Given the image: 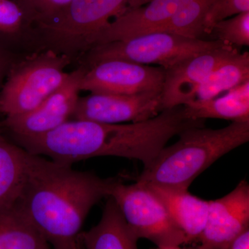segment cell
I'll return each mask as SVG.
<instances>
[{
    "instance_id": "cell-14",
    "label": "cell",
    "mask_w": 249,
    "mask_h": 249,
    "mask_svg": "<svg viewBox=\"0 0 249 249\" xmlns=\"http://www.w3.org/2000/svg\"><path fill=\"white\" fill-rule=\"evenodd\" d=\"M144 183L164 205L174 222L186 235L188 244L198 242L207 221L209 201L193 196L188 190Z\"/></svg>"
},
{
    "instance_id": "cell-24",
    "label": "cell",
    "mask_w": 249,
    "mask_h": 249,
    "mask_svg": "<svg viewBox=\"0 0 249 249\" xmlns=\"http://www.w3.org/2000/svg\"><path fill=\"white\" fill-rule=\"evenodd\" d=\"M71 1V0H30L40 18V24L48 22L56 17L70 4Z\"/></svg>"
},
{
    "instance_id": "cell-12",
    "label": "cell",
    "mask_w": 249,
    "mask_h": 249,
    "mask_svg": "<svg viewBox=\"0 0 249 249\" xmlns=\"http://www.w3.org/2000/svg\"><path fill=\"white\" fill-rule=\"evenodd\" d=\"M237 53L239 51L235 47L226 44L185 59L165 70L161 93L163 109L182 106L192 90Z\"/></svg>"
},
{
    "instance_id": "cell-15",
    "label": "cell",
    "mask_w": 249,
    "mask_h": 249,
    "mask_svg": "<svg viewBox=\"0 0 249 249\" xmlns=\"http://www.w3.org/2000/svg\"><path fill=\"white\" fill-rule=\"evenodd\" d=\"M39 24L30 0H0V49L11 54L40 40Z\"/></svg>"
},
{
    "instance_id": "cell-28",
    "label": "cell",
    "mask_w": 249,
    "mask_h": 249,
    "mask_svg": "<svg viewBox=\"0 0 249 249\" xmlns=\"http://www.w3.org/2000/svg\"><path fill=\"white\" fill-rule=\"evenodd\" d=\"M147 1H150V0H147Z\"/></svg>"
},
{
    "instance_id": "cell-23",
    "label": "cell",
    "mask_w": 249,
    "mask_h": 249,
    "mask_svg": "<svg viewBox=\"0 0 249 249\" xmlns=\"http://www.w3.org/2000/svg\"><path fill=\"white\" fill-rule=\"evenodd\" d=\"M249 11V0H214L204 21L205 34H210L215 23Z\"/></svg>"
},
{
    "instance_id": "cell-20",
    "label": "cell",
    "mask_w": 249,
    "mask_h": 249,
    "mask_svg": "<svg viewBox=\"0 0 249 249\" xmlns=\"http://www.w3.org/2000/svg\"><path fill=\"white\" fill-rule=\"evenodd\" d=\"M0 249H52L16 204L0 208Z\"/></svg>"
},
{
    "instance_id": "cell-3",
    "label": "cell",
    "mask_w": 249,
    "mask_h": 249,
    "mask_svg": "<svg viewBox=\"0 0 249 249\" xmlns=\"http://www.w3.org/2000/svg\"><path fill=\"white\" fill-rule=\"evenodd\" d=\"M144 167L136 181L188 190L199 175L219 158L249 141V121L232 122L220 129L195 126L178 134Z\"/></svg>"
},
{
    "instance_id": "cell-7",
    "label": "cell",
    "mask_w": 249,
    "mask_h": 249,
    "mask_svg": "<svg viewBox=\"0 0 249 249\" xmlns=\"http://www.w3.org/2000/svg\"><path fill=\"white\" fill-rule=\"evenodd\" d=\"M115 201L131 231L137 238L151 241L157 247L188 244L158 197L144 183L124 184L114 178L109 196Z\"/></svg>"
},
{
    "instance_id": "cell-4",
    "label": "cell",
    "mask_w": 249,
    "mask_h": 249,
    "mask_svg": "<svg viewBox=\"0 0 249 249\" xmlns=\"http://www.w3.org/2000/svg\"><path fill=\"white\" fill-rule=\"evenodd\" d=\"M147 0H71L58 16L39 25L44 47L70 59L86 54L109 23Z\"/></svg>"
},
{
    "instance_id": "cell-13",
    "label": "cell",
    "mask_w": 249,
    "mask_h": 249,
    "mask_svg": "<svg viewBox=\"0 0 249 249\" xmlns=\"http://www.w3.org/2000/svg\"><path fill=\"white\" fill-rule=\"evenodd\" d=\"M189 1L150 0L147 4L131 8L108 24L98 36L93 48L154 32Z\"/></svg>"
},
{
    "instance_id": "cell-19",
    "label": "cell",
    "mask_w": 249,
    "mask_h": 249,
    "mask_svg": "<svg viewBox=\"0 0 249 249\" xmlns=\"http://www.w3.org/2000/svg\"><path fill=\"white\" fill-rule=\"evenodd\" d=\"M26 154L22 147L9 140L0 127V208L17 201L26 174Z\"/></svg>"
},
{
    "instance_id": "cell-18",
    "label": "cell",
    "mask_w": 249,
    "mask_h": 249,
    "mask_svg": "<svg viewBox=\"0 0 249 249\" xmlns=\"http://www.w3.org/2000/svg\"><path fill=\"white\" fill-rule=\"evenodd\" d=\"M249 80V53L240 52L217 67L185 98V103L210 99Z\"/></svg>"
},
{
    "instance_id": "cell-25",
    "label": "cell",
    "mask_w": 249,
    "mask_h": 249,
    "mask_svg": "<svg viewBox=\"0 0 249 249\" xmlns=\"http://www.w3.org/2000/svg\"><path fill=\"white\" fill-rule=\"evenodd\" d=\"M12 63L11 54L0 49V89Z\"/></svg>"
},
{
    "instance_id": "cell-27",
    "label": "cell",
    "mask_w": 249,
    "mask_h": 249,
    "mask_svg": "<svg viewBox=\"0 0 249 249\" xmlns=\"http://www.w3.org/2000/svg\"><path fill=\"white\" fill-rule=\"evenodd\" d=\"M157 249H202L200 245L194 246V247H186V248H181L180 246H176V247H157Z\"/></svg>"
},
{
    "instance_id": "cell-26",
    "label": "cell",
    "mask_w": 249,
    "mask_h": 249,
    "mask_svg": "<svg viewBox=\"0 0 249 249\" xmlns=\"http://www.w3.org/2000/svg\"><path fill=\"white\" fill-rule=\"evenodd\" d=\"M227 249H249V229L241 234Z\"/></svg>"
},
{
    "instance_id": "cell-11",
    "label": "cell",
    "mask_w": 249,
    "mask_h": 249,
    "mask_svg": "<svg viewBox=\"0 0 249 249\" xmlns=\"http://www.w3.org/2000/svg\"><path fill=\"white\" fill-rule=\"evenodd\" d=\"M249 229V184L241 181L227 196L209 201L206 226L198 242L202 249H227Z\"/></svg>"
},
{
    "instance_id": "cell-17",
    "label": "cell",
    "mask_w": 249,
    "mask_h": 249,
    "mask_svg": "<svg viewBox=\"0 0 249 249\" xmlns=\"http://www.w3.org/2000/svg\"><path fill=\"white\" fill-rule=\"evenodd\" d=\"M185 115L193 120L219 119L232 122L249 121V80L210 99L182 105Z\"/></svg>"
},
{
    "instance_id": "cell-6",
    "label": "cell",
    "mask_w": 249,
    "mask_h": 249,
    "mask_svg": "<svg viewBox=\"0 0 249 249\" xmlns=\"http://www.w3.org/2000/svg\"><path fill=\"white\" fill-rule=\"evenodd\" d=\"M226 44L218 40L192 39L169 33L152 32L97 46L85 55L88 66L101 60L115 59L142 65H158L167 70L185 59Z\"/></svg>"
},
{
    "instance_id": "cell-21",
    "label": "cell",
    "mask_w": 249,
    "mask_h": 249,
    "mask_svg": "<svg viewBox=\"0 0 249 249\" xmlns=\"http://www.w3.org/2000/svg\"><path fill=\"white\" fill-rule=\"evenodd\" d=\"M214 0H191L168 22L154 32H164L192 39H201L204 21Z\"/></svg>"
},
{
    "instance_id": "cell-5",
    "label": "cell",
    "mask_w": 249,
    "mask_h": 249,
    "mask_svg": "<svg viewBox=\"0 0 249 249\" xmlns=\"http://www.w3.org/2000/svg\"><path fill=\"white\" fill-rule=\"evenodd\" d=\"M70 60L45 48L12 63L0 89V114L21 115L38 107L66 81Z\"/></svg>"
},
{
    "instance_id": "cell-16",
    "label": "cell",
    "mask_w": 249,
    "mask_h": 249,
    "mask_svg": "<svg viewBox=\"0 0 249 249\" xmlns=\"http://www.w3.org/2000/svg\"><path fill=\"white\" fill-rule=\"evenodd\" d=\"M107 199L98 224L80 234L82 249H138L139 239L129 229L115 201L110 196Z\"/></svg>"
},
{
    "instance_id": "cell-10",
    "label": "cell",
    "mask_w": 249,
    "mask_h": 249,
    "mask_svg": "<svg viewBox=\"0 0 249 249\" xmlns=\"http://www.w3.org/2000/svg\"><path fill=\"white\" fill-rule=\"evenodd\" d=\"M163 110L161 92L132 95L91 93L78 98L71 120L129 124L148 120Z\"/></svg>"
},
{
    "instance_id": "cell-9",
    "label": "cell",
    "mask_w": 249,
    "mask_h": 249,
    "mask_svg": "<svg viewBox=\"0 0 249 249\" xmlns=\"http://www.w3.org/2000/svg\"><path fill=\"white\" fill-rule=\"evenodd\" d=\"M83 68L71 72L66 81L38 107L21 115L5 117L1 126L16 141L35 138L52 132L71 120L79 98Z\"/></svg>"
},
{
    "instance_id": "cell-1",
    "label": "cell",
    "mask_w": 249,
    "mask_h": 249,
    "mask_svg": "<svg viewBox=\"0 0 249 249\" xmlns=\"http://www.w3.org/2000/svg\"><path fill=\"white\" fill-rule=\"evenodd\" d=\"M204 122L188 119L183 106H178L142 122L107 124L70 120L49 133L17 142L29 153L65 164L110 156L138 160L145 167L170 139L190 127L204 126Z\"/></svg>"
},
{
    "instance_id": "cell-8",
    "label": "cell",
    "mask_w": 249,
    "mask_h": 249,
    "mask_svg": "<svg viewBox=\"0 0 249 249\" xmlns=\"http://www.w3.org/2000/svg\"><path fill=\"white\" fill-rule=\"evenodd\" d=\"M83 68L80 91L124 95L162 93L165 70L161 67L111 59Z\"/></svg>"
},
{
    "instance_id": "cell-2",
    "label": "cell",
    "mask_w": 249,
    "mask_h": 249,
    "mask_svg": "<svg viewBox=\"0 0 249 249\" xmlns=\"http://www.w3.org/2000/svg\"><path fill=\"white\" fill-rule=\"evenodd\" d=\"M113 179L27 151L25 179L16 205L52 249H82L85 219L108 197Z\"/></svg>"
},
{
    "instance_id": "cell-22",
    "label": "cell",
    "mask_w": 249,
    "mask_h": 249,
    "mask_svg": "<svg viewBox=\"0 0 249 249\" xmlns=\"http://www.w3.org/2000/svg\"><path fill=\"white\" fill-rule=\"evenodd\" d=\"M209 34L216 40L236 47L249 46V11L219 21L213 26Z\"/></svg>"
}]
</instances>
